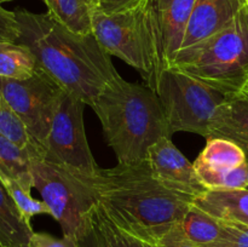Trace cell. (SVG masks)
Listing matches in <instances>:
<instances>
[{"mask_svg":"<svg viewBox=\"0 0 248 247\" xmlns=\"http://www.w3.org/2000/svg\"><path fill=\"white\" fill-rule=\"evenodd\" d=\"M78 176L91 186L98 206L114 224L152 245L182 222L193 201L160 184L148 160Z\"/></svg>","mask_w":248,"mask_h":247,"instance_id":"6da1fadb","label":"cell"},{"mask_svg":"<svg viewBox=\"0 0 248 247\" xmlns=\"http://www.w3.org/2000/svg\"><path fill=\"white\" fill-rule=\"evenodd\" d=\"M19 36L36 60V68L52 77L65 92L91 107L104 85L115 77L110 55L92 34H78L50 14L17 10Z\"/></svg>","mask_w":248,"mask_h":247,"instance_id":"7a4b0ae2","label":"cell"},{"mask_svg":"<svg viewBox=\"0 0 248 247\" xmlns=\"http://www.w3.org/2000/svg\"><path fill=\"white\" fill-rule=\"evenodd\" d=\"M91 108L101 121L118 164L144 161L149 148L159 138L171 137L157 94L148 86L127 81L120 75L104 85Z\"/></svg>","mask_w":248,"mask_h":247,"instance_id":"3957f363","label":"cell"},{"mask_svg":"<svg viewBox=\"0 0 248 247\" xmlns=\"http://www.w3.org/2000/svg\"><path fill=\"white\" fill-rule=\"evenodd\" d=\"M92 33L109 55L135 68L145 86L156 91L162 73L156 0H143L135 9L113 15L96 9Z\"/></svg>","mask_w":248,"mask_h":247,"instance_id":"277c9868","label":"cell"},{"mask_svg":"<svg viewBox=\"0 0 248 247\" xmlns=\"http://www.w3.org/2000/svg\"><path fill=\"white\" fill-rule=\"evenodd\" d=\"M172 67L224 96L241 92L248 73L247 4L224 29L182 48Z\"/></svg>","mask_w":248,"mask_h":247,"instance_id":"5b68a950","label":"cell"},{"mask_svg":"<svg viewBox=\"0 0 248 247\" xmlns=\"http://www.w3.org/2000/svg\"><path fill=\"white\" fill-rule=\"evenodd\" d=\"M33 185L64 236L81 239L91 230L97 203L93 190L80 176L64 167L34 156L31 161Z\"/></svg>","mask_w":248,"mask_h":247,"instance_id":"8992f818","label":"cell"},{"mask_svg":"<svg viewBox=\"0 0 248 247\" xmlns=\"http://www.w3.org/2000/svg\"><path fill=\"white\" fill-rule=\"evenodd\" d=\"M155 93L161 102L169 135L183 131L207 139L218 107L225 96L171 67L160 75Z\"/></svg>","mask_w":248,"mask_h":247,"instance_id":"52a82bcc","label":"cell"},{"mask_svg":"<svg viewBox=\"0 0 248 247\" xmlns=\"http://www.w3.org/2000/svg\"><path fill=\"white\" fill-rule=\"evenodd\" d=\"M0 90L43 157L64 90L38 68L33 77L26 80L0 77Z\"/></svg>","mask_w":248,"mask_h":247,"instance_id":"ba28073f","label":"cell"},{"mask_svg":"<svg viewBox=\"0 0 248 247\" xmlns=\"http://www.w3.org/2000/svg\"><path fill=\"white\" fill-rule=\"evenodd\" d=\"M86 103L63 92L53 119L43 159L73 173L93 176L99 169L87 142L84 126Z\"/></svg>","mask_w":248,"mask_h":247,"instance_id":"9c48e42d","label":"cell"},{"mask_svg":"<svg viewBox=\"0 0 248 247\" xmlns=\"http://www.w3.org/2000/svg\"><path fill=\"white\" fill-rule=\"evenodd\" d=\"M154 178L174 193L194 200L207 188L201 183L194 165L173 144L171 137L159 138L147 156Z\"/></svg>","mask_w":248,"mask_h":247,"instance_id":"30bf717a","label":"cell"},{"mask_svg":"<svg viewBox=\"0 0 248 247\" xmlns=\"http://www.w3.org/2000/svg\"><path fill=\"white\" fill-rule=\"evenodd\" d=\"M245 5L246 0H195L182 48L190 47L224 29Z\"/></svg>","mask_w":248,"mask_h":247,"instance_id":"8fae6325","label":"cell"},{"mask_svg":"<svg viewBox=\"0 0 248 247\" xmlns=\"http://www.w3.org/2000/svg\"><path fill=\"white\" fill-rule=\"evenodd\" d=\"M194 2L195 0H156L162 72L172 67L181 51Z\"/></svg>","mask_w":248,"mask_h":247,"instance_id":"7c38bea8","label":"cell"},{"mask_svg":"<svg viewBox=\"0 0 248 247\" xmlns=\"http://www.w3.org/2000/svg\"><path fill=\"white\" fill-rule=\"evenodd\" d=\"M224 138L236 143L248 153V92L225 96L211 125L210 137ZM207 138V139H208Z\"/></svg>","mask_w":248,"mask_h":247,"instance_id":"4fadbf2b","label":"cell"},{"mask_svg":"<svg viewBox=\"0 0 248 247\" xmlns=\"http://www.w3.org/2000/svg\"><path fill=\"white\" fill-rule=\"evenodd\" d=\"M191 205L223 222L248 225V189H207Z\"/></svg>","mask_w":248,"mask_h":247,"instance_id":"5bb4252c","label":"cell"},{"mask_svg":"<svg viewBox=\"0 0 248 247\" xmlns=\"http://www.w3.org/2000/svg\"><path fill=\"white\" fill-rule=\"evenodd\" d=\"M33 228L17 208L0 181V244L5 247H28Z\"/></svg>","mask_w":248,"mask_h":247,"instance_id":"9a60e30c","label":"cell"},{"mask_svg":"<svg viewBox=\"0 0 248 247\" xmlns=\"http://www.w3.org/2000/svg\"><path fill=\"white\" fill-rule=\"evenodd\" d=\"M247 162L245 150L224 138H208L206 147L193 162L195 170L225 171Z\"/></svg>","mask_w":248,"mask_h":247,"instance_id":"2e32d148","label":"cell"},{"mask_svg":"<svg viewBox=\"0 0 248 247\" xmlns=\"http://www.w3.org/2000/svg\"><path fill=\"white\" fill-rule=\"evenodd\" d=\"M47 12L78 34H92V14L97 9L96 0H43Z\"/></svg>","mask_w":248,"mask_h":247,"instance_id":"e0dca14e","label":"cell"},{"mask_svg":"<svg viewBox=\"0 0 248 247\" xmlns=\"http://www.w3.org/2000/svg\"><path fill=\"white\" fill-rule=\"evenodd\" d=\"M179 227L184 236L199 247H215L222 237V222L194 205L190 206Z\"/></svg>","mask_w":248,"mask_h":247,"instance_id":"ac0fdd59","label":"cell"},{"mask_svg":"<svg viewBox=\"0 0 248 247\" xmlns=\"http://www.w3.org/2000/svg\"><path fill=\"white\" fill-rule=\"evenodd\" d=\"M34 155L22 149L12 140L0 135V174L17 179L24 188L31 190L33 176L31 171V161Z\"/></svg>","mask_w":248,"mask_h":247,"instance_id":"d6986e66","label":"cell"},{"mask_svg":"<svg viewBox=\"0 0 248 247\" xmlns=\"http://www.w3.org/2000/svg\"><path fill=\"white\" fill-rule=\"evenodd\" d=\"M36 60L27 46L18 43H0V77L26 80L34 75Z\"/></svg>","mask_w":248,"mask_h":247,"instance_id":"ffe728a7","label":"cell"},{"mask_svg":"<svg viewBox=\"0 0 248 247\" xmlns=\"http://www.w3.org/2000/svg\"><path fill=\"white\" fill-rule=\"evenodd\" d=\"M0 135L9 138L22 149L31 152L34 156L41 157L31 143L24 125L16 115L11 106L7 103L1 90H0Z\"/></svg>","mask_w":248,"mask_h":247,"instance_id":"44dd1931","label":"cell"},{"mask_svg":"<svg viewBox=\"0 0 248 247\" xmlns=\"http://www.w3.org/2000/svg\"><path fill=\"white\" fill-rule=\"evenodd\" d=\"M0 181L6 188L7 193L12 198V200L16 203L17 208L23 216L24 219L31 223V219L34 216L38 215H50V208L44 202L43 200H36L31 196V190L24 188L17 179L11 178V177L0 174Z\"/></svg>","mask_w":248,"mask_h":247,"instance_id":"7402d4cb","label":"cell"},{"mask_svg":"<svg viewBox=\"0 0 248 247\" xmlns=\"http://www.w3.org/2000/svg\"><path fill=\"white\" fill-rule=\"evenodd\" d=\"M201 183L207 189H248V164L225 171L195 170Z\"/></svg>","mask_w":248,"mask_h":247,"instance_id":"603a6c76","label":"cell"},{"mask_svg":"<svg viewBox=\"0 0 248 247\" xmlns=\"http://www.w3.org/2000/svg\"><path fill=\"white\" fill-rule=\"evenodd\" d=\"M94 219L111 247H155L154 245L148 244V242L128 234L127 232L114 224L99 206H97L96 211H94Z\"/></svg>","mask_w":248,"mask_h":247,"instance_id":"cb8c5ba5","label":"cell"},{"mask_svg":"<svg viewBox=\"0 0 248 247\" xmlns=\"http://www.w3.org/2000/svg\"><path fill=\"white\" fill-rule=\"evenodd\" d=\"M222 222V237L215 247H248V225Z\"/></svg>","mask_w":248,"mask_h":247,"instance_id":"d4e9b609","label":"cell"},{"mask_svg":"<svg viewBox=\"0 0 248 247\" xmlns=\"http://www.w3.org/2000/svg\"><path fill=\"white\" fill-rule=\"evenodd\" d=\"M19 27L15 11H9L0 5V43H16Z\"/></svg>","mask_w":248,"mask_h":247,"instance_id":"484cf974","label":"cell"},{"mask_svg":"<svg viewBox=\"0 0 248 247\" xmlns=\"http://www.w3.org/2000/svg\"><path fill=\"white\" fill-rule=\"evenodd\" d=\"M28 247H79V241L73 236L58 239L46 232H33Z\"/></svg>","mask_w":248,"mask_h":247,"instance_id":"4316f807","label":"cell"},{"mask_svg":"<svg viewBox=\"0 0 248 247\" xmlns=\"http://www.w3.org/2000/svg\"><path fill=\"white\" fill-rule=\"evenodd\" d=\"M155 247H199L191 241H189L182 232L181 227L176 225L172 228L166 235L161 237L156 244H154Z\"/></svg>","mask_w":248,"mask_h":247,"instance_id":"83f0119b","label":"cell"},{"mask_svg":"<svg viewBox=\"0 0 248 247\" xmlns=\"http://www.w3.org/2000/svg\"><path fill=\"white\" fill-rule=\"evenodd\" d=\"M143 0H96L97 9L107 15L119 14L137 7Z\"/></svg>","mask_w":248,"mask_h":247,"instance_id":"f1b7e54d","label":"cell"},{"mask_svg":"<svg viewBox=\"0 0 248 247\" xmlns=\"http://www.w3.org/2000/svg\"><path fill=\"white\" fill-rule=\"evenodd\" d=\"M78 241H79V247H111L108 240L103 235V232L99 229L98 224L96 223L94 215L91 230L87 234H85L81 239L78 240Z\"/></svg>","mask_w":248,"mask_h":247,"instance_id":"f546056e","label":"cell"},{"mask_svg":"<svg viewBox=\"0 0 248 247\" xmlns=\"http://www.w3.org/2000/svg\"><path fill=\"white\" fill-rule=\"evenodd\" d=\"M242 91L248 92V73H247V77H246V81H245V85H244V90H242Z\"/></svg>","mask_w":248,"mask_h":247,"instance_id":"4dcf8cb0","label":"cell"},{"mask_svg":"<svg viewBox=\"0 0 248 247\" xmlns=\"http://www.w3.org/2000/svg\"><path fill=\"white\" fill-rule=\"evenodd\" d=\"M7 1H11V0H0V5H1L2 2H7Z\"/></svg>","mask_w":248,"mask_h":247,"instance_id":"1f68e13d","label":"cell"},{"mask_svg":"<svg viewBox=\"0 0 248 247\" xmlns=\"http://www.w3.org/2000/svg\"><path fill=\"white\" fill-rule=\"evenodd\" d=\"M246 155H247V164H248V153H247V154H246Z\"/></svg>","mask_w":248,"mask_h":247,"instance_id":"d6a6232c","label":"cell"},{"mask_svg":"<svg viewBox=\"0 0 248 247\" xmlns=\"http://www.w3.org/2000/svg\"><path fill=\"white\" fill-rule=\"evenodd\" d=\"M0 247H5V246H4V245H1V244H0Z\"/></svg>","mask_w":248,"mask_h":247,"instance_id":"836d02e7","label":"cell"},{"mask_svg":"<svg viewBox=\"0 0 248 247\" xmlns=\"http://www.w3.org/2000/svg\"><path fill=\"white\" fill-rule=\"evenodd\" d=\"M246 4H247V6H248V0H246Z\"/></svg>","mask_w":248,"mask_h":247,"instance_id":"e575fe53","label":"cell"}]
</instances>
